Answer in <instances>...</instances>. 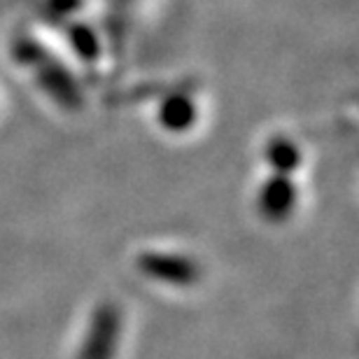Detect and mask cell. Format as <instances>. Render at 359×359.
<instances>
[{
    "mask_svg": "<svg viewBox=\"0 0 359 359\" xmlns=\"http://www.w3.org/2000/svg\"><path fill=\"white\" fill-rule=\"evenodd\" d=\"M14 56L21 66L31 68L38 87L63 110H77L82 105V91L77 87L73 73L49 52L31 38H21L14 47Z\"/></svg>",
    "mask_w": 359,
    "mask_h": 359,
    "instance_id": "cell-1",
    "label": "cell"
},
{
    "mask_svg": "<svg viewBox=\"0 0 359 359\" xmlns=\"http://www.w3.org/2000/svg\"><path fill=\"white\" fill-rule=\"evenodd\" d=\"M124 332V313L112 301H103L93 308L89 327L75 359H114Z\"/></svg>",
    "mask_w": 359,
    "mask_h": 359,
    "instance_id": "cell-2",
    "label": "cell"
},
{
    "mask_svg": "<svg viewBox=\"0 0 359 359\" xmlns=\"http://www.w3.org/2000/svg\"><path fill=\"white\" fill-rule=\"evenodd\" d=\"M135 269L145 278L168 287H191L201 280V264L180 252H140L135 257Z\"/></svg>",
    "mask_w": 359,
    "mask_h": 359,
    "instance_id": "cell-3",
    "label": "cell"
},
{
    "mask_svg": "<svg viewBox=\"0 0 359 359\" xmlns=\"http://www.w3.org/2000/svg\"><path fill=\"white\" fill-rule=\"evenodd\" d=\"M297 203H299V191L290 175L273 173L266 182L259 187V194H257L259 215L269 222L290 219Z\"/></svg>",
    "mask_w": 359,
    "mask_h": 359,
    "instance_id": "cell-4",
    "label": "cell"
},
{
    "mask_svg": "<svg viewBox=\"0 0 359 359\" xmlns=\"http://www.w3.org/2000/svg\"><path fill=\"white\" fill-rule=\"evenodd\" d=\"M196 121V103L184 93H173L159 107V124L166 131L182 133Z\"/></svg>",
    "mask_w": 359,
    "mask_h": 359,
    "instance_id": "cell-5",
    "label": "cell"
},
{
    "mask_svg": "<svg viewBox=\"0 0 359 359\" xmlns=\"http://www.w3.org/2000/svg\"><path fill=\"white\" fill-rule=\"evenodd\" d=\"M266 161L276 175H292L301 166V152L292 140L276 138L266 147Z\"/></svg>",
    "mask_w": 359,
    "mask_h": 359,
    "instance_id": "cell-6",
    "label": "cell"
}]
</instances>
